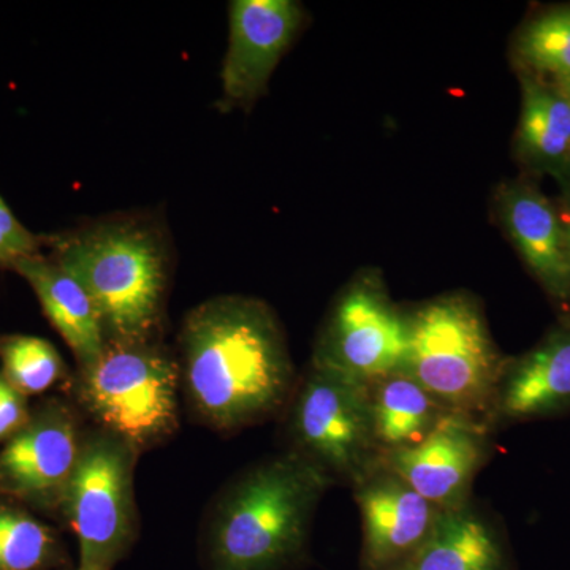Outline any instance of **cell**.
Listing matches in <instances>:
<instances>
[{"label":"cell","instance_id":"1","mask_svg":"<svg viewBox=\"0 0 570 570\" xmlns=\"http://www.w3.org/2000/svg\"><path fill=\"white\" fill-rule=\"evenodd\" d=\"M178 363L190 407L219 431L272 417L298 382L276 314L250 296H216L194 307L179 333Z\"/></svg>","mask_w":570,"mask_h":570},{"label":"cell","instance_id":"2","mask_svg":"<svg viewBox=\"0 0 570 570\" xmlns=\"http://www.w3.org/2000/svg\"><path fill=\"white\" fill-rule=\"evenodd\" d=\"M333 480L294 450L235 480L213 510L209 570H288L305 557L318 502Z\"/></svg>","mask_w":570,"mask_h":570},{"label":"cell","instance_id":"3","mask_svg":"<svg viewBox=\"0 0 570 570\" xmlns=\"http://www.w3.org/2000/svg\"><path fill=\"white\" fill-rule=\"evenodd\" d=\"M47 249L86 288L107 341H149L163 325L170 247L151 220L115 217L47 236Z\"/></svg>","mask_w":570,"mask_h":570},{"label":"cell","instance_id":"4","mask_svg":"<svg viewBox=\"0 0 570 570\" xmlns=\"http://www.w3.org/2000/svg\"><path fill=\"white\" fill-rule=\"evenodd\" d=\"M409 316L406 373L450 412L485 422L508 356L494 343L478 299L452 292Z\"/></svg>","mask_w":570,"mask_h":570},{"label":"cell","instance_id":"5","mask_svg":"<svg viewBox=\"0 0 570 570\" xmlns=\"http://www.w3.org/2000/svg\"><path fill=\"white\" fill-rule=\"evenodd\" d=\"M179 387V363L156 340L107 341L77 379L78 400L100 430L138 453L178 428Z\"/></svg>","mask_w":570,"mask_h":570},{"label":"cell","instance_id":"6","mask_svg":"<svg viewBox=\"0 0 570 570\" xmlns=\"http://www.w3.org/2000/svg\"><path fill=\"white\" fill-rule=\"evenodd\" d=\"M138 452L99 430L82 438L61 510L80 549L77 570H112L137 532L134 474Z\"/></svg>","mask_w":570,"mask_h":570},{"label":"cell","instance_id":"7","mask_svg":"<svg viewBox=\"0 0 570 570\" xmlns=\"http://www.w3.org/2000/svg\"><path fill=\"white\" fill-rule=\"evenodd\" d=\"M287 406L292 450L333 482L355 485L381 460L365 382L311 365Z\"/></svg>","mask_w":570,"mask_h":570},{"label":"cell","instance_id":"8","mask_svg":"<svg viewBox=\"0 0 570 570\" xmlns=\"http://www.w3.org/2000/svg\"><path fill=\"white\" fill-rule=\"evenodd\" d=\"M409 352L411 316L392 302L377 273L365 272L337 296L311 365L367 384L406 371Z\"/></svg>","mask_w":570,"mask_h":570},{"label":"cell","instance_id":"9","mask_svg":"<svg viewBox=\"0 0 570 570\" xmlns=\"http://www.w3.org/2000/svg\"><path fill=\"white\" fill-rule=\"evenodd\" d=\"M82 438L73 409L63 401L32 409L26 426L0 449V498L43 512L61 509Z\"/></svg>","mask_w":570,"mask_h":570},{"label":"cell","instance_id":"10","mask_svg":"<svg viewBox=\"0 0 570 570\" xmlns=\"http://www.w3.org/2000/svg\"><path fill=\"white\" fill-rule=\"evenodd\" d=\"M493 434L482 419L450 412L430 436L384 453L381 463L436 508H461L472 501L475 479L489 463Z\"/></svg>","mask_w":570,"mask_h":570},{"label":"cell","instance_id":"11","mask_svg":"<svg viewBox=\"0 0 570 570\" xmlns=\"http://www.w3.org/2000/svg\"><path fill=\"white\" fill-rule=\"evenodd\" d=\"M302 21V7L292 0L230 3L228 48L220 71L224 107H250L266 91Z\"/></svg>","mask_w":570,"mask_h":570},{"label":"cell","instance_id":"12","mask_svg":"<svg viewBox=\"0 0 570 570\" xmlns=\"http://www.w3.org/2000/svg\"><path fill=\"white\" fill-rule=\"evenodd\" d=\"M351 489L362 517L358 570L395 568L419 549L442 512L381 460Z\"/></svg>","mask_w":570,"mask_h":570},{"label":"cell","instance_id":"13","mask_svg":"<svg viewBox=\"0 0 570 570\" xmlns=\"http://www.w3.org/2000/svg\"><path fill=\"white\" fill-rule=\"evenodd\" d=\"M570 414V313L530 351L508 356L487 425L493 433Z\"/></svg>","mask_w":570,"mask_h":570},{"label":"cell","instance_id":"14","mask_svg":"<svg viewBox=\"0 0 570 570\" xmlns=\"http://www.w3.org/2000/svg\"><path fill=\"white\" fill-rule=\"evenodd\" d=\"M499 220L521 261L550 298L570 305V262L562 216L549 198L524 181H510L497 195Z\"/></svg>","mask_w":570,"mask_h":570},{"label":"cell","instance_id":"15","mask_svg":"<svg viewBox=\"0 0 570 570\" xmlns=\"http://www.w3.org/2000/svg\"><path fill=\"white\" fill-rule=\"evenodd\" d=\"M389 570H515L504 531L474 502L442 510L414 553Z\"/></svg>","mask_w":570,"mask_h":570},{"label":"cell","instance_id":"16","mask_svg":"<svg viewBox=\"0 0 570 570\" xmlns=\"http://www.w3.org/2000/svg\"><path fill=\"white\" fill-rule=\"evenodd\" d=\"M13 272L31 285L45 316L73 352L78 367L92 366L102 355L107 337L86 288L45 253L20 262Z\"/></svg>","mask_w":570,"mask_h":570},{"label":"cell","instance_id":"17","mask_svg":"<svg viewBox=\"0 0 570 570\" xmlns=\"http://www.w3.org/2000/svg\"><path fill=\"white\" fill-rule=\"evenodd\" d=\"M367 397L381 455L419 444L450 414L406 371L367 382Z\"/></svg>","mask_w":570,"mask_h":570},{"label":"cell","instance_id":"18","mask_svg":"<svg viewBox=\"0 0 570 570\" xmlns=\"http://www.w3.org/2000/svg\"><path fill=\"white\" fill-rule=\"evenodd\" d=\"M515 148L521 163L558 176L570 156V105L553 82L523 78Z\"/></svg>","mask_w":570,"mask_h":570},{"label":"cell","instance_id":"19","mask_svg":"<svg viewBox=\"0 0 570 570\" xmlns=\"http://www.w3.org/2000/svg\"><path fill=\"white\" fill-rule=\"evenodd\" d=\"M0 374L24 396L41 395L67 376L58 348L45 337L0 333Z\"/></svg>","mask_w":570,"mask_h":570},{"label":"cell","instance_id":"20","mask_svg":"<svg viewBox=\"0 0 570 570\" xmlns=\"http://www.w3.org/2000/svg\"><path fill=\"white\" fill-rule=\"evenodd\" d=\"M59 554L50 527L17 502L0 498V570H45Z\"/></svg>","mask_w":570,"mask_h":570},{"label":"cell","instance_id":"21","mask_svg":"<svg viewBox=\"0 0 570 570\" xmlns=\"http://www.w3.org/2000/svg\"><path fill=\"white\" fill-rule=\"evenodd\" d=\"M517 59L535 75L570 77V9L540 14L524 26L515 43Z\"/></svg>","mask_w":570,"mask_h":570},{"label":"cell","instance_id":"22","mask_svg":"<svg viewBox=\"0 0 570 570\" xmlns=\"http://www.w3.org/2000/svg\"><path fill=\"white\" fill-rule=\"evenodd\" d=\"M47 249V236L36 235L20 223L0 195V268L11 269Z\"/></svg>","mask_w":570,"mask_h":570},{"label":"cell","instance_id":"23","mask_svg":"<svg viewBox=\"0 0 570 570\" xmlns=\"http://www.w3.org/2000/svg\"><path fill=\"white\" fill-rule=\"evenodd\" d=\"M28 400L0 374V444L20 433L31 419L32 409Z\"/></svg>","mask_w":570,"mask_h":570},{"label":"cell","instance_id":"24","mask_svg":"<svg viewBox=\"0 0 570 570\" xmlns=\"http://www.w3.org/2000/svg\"><path fill=\"white\" fill-rule=\"evenodd\" d=\"M557 178L560 179L562 187H564L566 198H568V204H570V156Z\"/></svg>","mask_w":570,"mask_h":570},{"label":"cell","instance_id":"25","mask_svg":"<svg viewBox=\"0 0 570 570\" xmlns=\"http://www.w3.org/2000/svg\"><path fill=\"white\" fill-rule=\"evenodd\" d=\"M554 88L558 89L562 94L566 100H568L570 105V77L569 78H558V80H553Z\"/></svg>","mask_w":570,"mask_h":570},{"label":"cell","instance_id":"26","mask_svg":"<svg viewBox=\"0 0 570 570\" xmlns=\"http://www.w3.org/2000/svg\"><path fill=\"white\" fill-rule=\"evenodd\" d=\"M562 220H564L566 238H568V250L570 262V204H568V212H566L564 216H562Z\"/></svg>","mask_w":570,"mask_h":570}]
</instances>
